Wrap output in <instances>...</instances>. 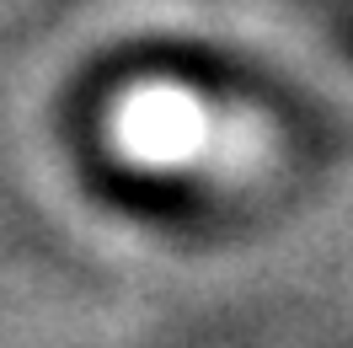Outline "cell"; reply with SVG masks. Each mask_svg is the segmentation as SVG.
Listing matches in <instances>:
<instances>
[{"label": "cell", "mask_w": 353, "mask_h": 348, "mask_svg": "<svg viewBox=\"0 0 353 348\" xmlns=\"http://www.w3.org/2000/svg\"><path fill=\"white\" fill-rule=\"evenodd\" d=\"M118 145L145 166H188L214 151V113L182 86H145L118 113Z\"/></svg>", "instance_id": "1"}]
</instances>
